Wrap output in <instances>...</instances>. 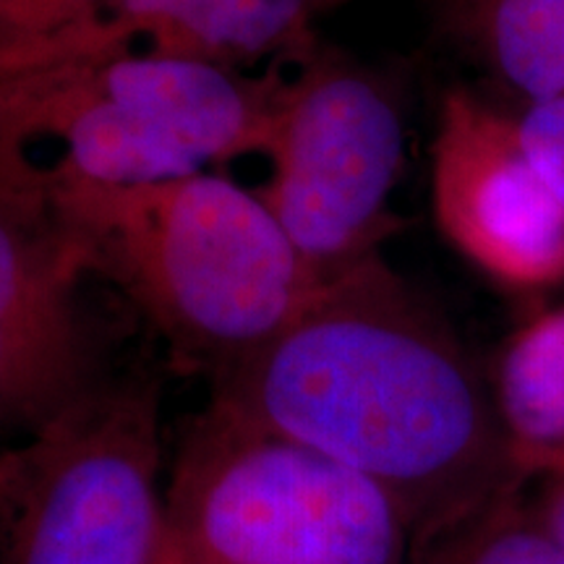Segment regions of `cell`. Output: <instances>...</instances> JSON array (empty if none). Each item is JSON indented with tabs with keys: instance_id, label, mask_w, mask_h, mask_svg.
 <instances>
[{
	"instance_id": "1",
	"label": "cell",
	"mask_w": 564,
	"mask_h": 564,
	"mask_svg": "<svg viewBox=\"0 0 564 564\" xmlns=\"http://www.w3.org/2000/svg\"><path fill=\"white\" fill-rule=\"evenodd\" d=\"M384 489L415 549L520 474L489 379L382 257L335 278L285 333L212 382V398Z\"/></svg>"
},
{
	"instance_id": "2",
	"label": "cell",
	"mask_w": 564,
	"mask_h": 564,
	"mask_svg": "<svg viewBox=\"0 0 564 564\" xmlns=\"http://www.w3.org/2000/svg\"><path fill=\"white\" fill-rule=\"evenodd\" d=\"M42 181L89 278L112 282L209 382L285 333L324 282L257 192L223 175L110 186L42 165Z\"/></svg>"
},
{
	"instance_id": "3",
	"label": "cell",
	"mask_w": 564,
	"mask_h": 564,
	"mask_svg": "<svg viewBox=\"0 0 564 564\" xmlns=\"http://www.w3.org/2000/svg\"><path fill=\"white\" fill-rule=\"evenodd\" d=\"M288 66L241 74L126 51L0 68V167L58 141L63 171L110 186L264 154Z\"/></svg>"
},
{
	"instance_id": "4",
	"label": "cell",
	"mask_w": 564,
	"mask_h": 564,
	"mask_svg": "<svg viewBox=\"0 0 564 564\" xmlns=\"http://www.w3.org/2000/svg\"><path fill=\"white\" fill-rule=\"evenodd\" d=\"M181 564H413L400 505L356 470L209 400L165 484Z\"/></svg>"
},
{
	"instance_id": "5",
	"label": "cell",
	"mask_w": 564,
	"mask_h": 564,
	"mask_svg": "<svg viewBox=\"0 0 564 564\" xmlns=\"http://www.w3.org/2000/svg\"><path fill=\"white\" fill-rule=\"evenodd\" d=\"M165 484L158 387L102 377L0 447V564H162Z\"/></svg>"
},
{
	"instance_id": "6",
	"label": "cell",
	"mask_w": 564,
	"mask_h": 564,
	"mask_svg": "<svg viewBox=\"0 0 564 564\" xmlns=\"http://www.w3.org/2000/svg\"><path fill=\"white\" fill-rule=\"evenodd\" d=\"M253 188L322 280L382 257L403 228L390 207L405 160V116L387 76L319 37L288 66Z\"/></svg>"
},
{
	"instance_id": "7",
	"label": "cell",
	"mask_w": 564,
	"mask_h": 564,
	"mask_svg": "<svg viewBox=\"0 0 564 564\" xmlns=\"http://www.w3.org/2000/svg\"><path fill=\"white\" fill-rule=\"evenodd\" d=\"M87 278L42 165L0 167V447L40 432L102 379L79 301Z\"/></svg>"
},
{
	"instance_id": "8",
	"label": "cell",
	"mask_w": 564,
	"mask_h": 564,
	"mask_svg": "<svg viewBox=\"0 0 564 564\" xmlns=\"http://www.w3.org/2000/svg\"><path fill=\"white\" fill-rule=\"evenodd\" d=\"M432 207L442 236L499 285L564 282V204L525 152L514 112L470 89L442 100Z\"/></svg>"
},
{
	"instance_id": "9",
	"label": "cell",
	"mask_w": 564,
	"mask_h": 564,
	"mask_svg": "<svg viewBox=\"0 0 564 564\" xmlns=\"http://www.w3.org/2000/svg\"><path fill=\"white\" fill-rule=\"evenodd\" d=\"M350 3L356 0H110L95 24L30 66L137 51V42L147 53L241 74L257 63L291 66L322 37L319 21Z\"/></svg>"
},
{
	"instance_id": "10",
	"label": "cell",
	"mask_w": 564,
	"mask_h": 564,
	"mask_svg": "<svg viewBox=\"0 0 564 564\" xmlns=\"http://www.w3.org/2000/svg\"><path fill=\"white\" fill-rule=\"evenodd\" d=\"M491 79L531 102L564 97V0H423Z\"/></svg>"
},
{
	"instance_id": "11",
	"label": "cell",
	"mask_w": 564,
	"mask_h": 564,
	"mask_svg": "<svg viewBox=\"0 0 564 564\" xmlns=\"http://www.w3.org/2000/svg\"><path fill=\"white\" fill-rule=\"evenodd\" d=\"M489 387L520 474L531 481L564 478V306L510 335Z\"/></svg>"
},
{
	"instance_id": "12",
	"label": "cell",
	"mask_w": 564,
	"mask_h": 564,
	"mask_svg": "<svg viewBox=\"0 0 564 564\" xmlns=\"http://www.w3.org/2000/svg\"><path fill=\"white\" fill-rule=\"evenodd\" d=\"M523 481L415 549L413 564H564L539 497Z\"/></svg>"
},
{
	"instance_id": "13",
	"label": "cell",
	"mask_w": 564,
	"mask_h": 564,
	"mask_svg": "<svg viewBox=\"0 0 564 564\" xmlns=\"http://www.w3.org/2000/svg\"><path fill=\"white\" fill-rule=\"evenodd\" d=\"M110 0H0V68L58 51L100 19Z\"/></svg>"
},
{
	"instance_id": "14",
	"label": "cell",
	"mask_w": 564,
	"mask_h": 564,
	"mask_svg": "<svg viewBox=\"0 0 564 564\" xmlns=\"http://www.w3.org/2000/svg\"><path fill=\"white\" fill-rule=\"evenodd\" d=\"M514 121L525 152L564 204V97L525 105Z\"/></svg>"
},
{
	"instance_id": "15",
	"label": "cell",
	"mask_w": 564,
	"mask_h": 564,
	"mask_svg": "<svg viewBox=\"0 0 564 564\" xmlns=\"http://www.w3.org/2000/svg\"><path fill=\"white\" fill-rule=\"evenodd\" d=\"M539 502L549 531H552L556 546L564 554V478H546L544 491L539 494Z\"/></svg>"
},
{
	"instance_id": "16",
	"label": "cell",
	"mask_w": 564,
	"mask_h": 564,
	"mask_svg": "<svg viewBox=\"0 0 564 564\" xmlns=\"http://www.w3.org/2000/svg\"><path fill=\"white\" fill-rule=\"evenodd\" d=\"M162 564H181L178 554H175L173 546H171V539H167V549H165V556H162Z\"/></svg>"
}]
</instances>
